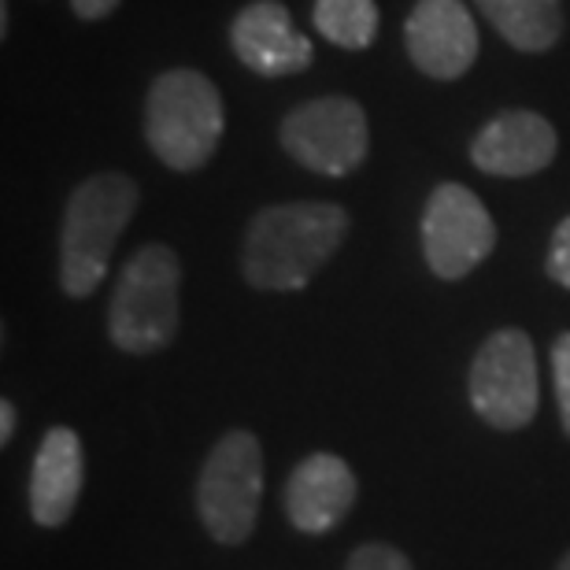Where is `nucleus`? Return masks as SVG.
<instances>
[{
  "label": "nucleus",
  "instance_id": "nucleus-6",
  "mask_svg": "<svg viewBox=\"0 0 570 570\" xmlns=\"http://www.w3.org/2000/svg\"><path fill=\"white\" fill-rule=\"evenodd\" d=\"M474 415L493 430H527L541 404L538 352L527 330L504 326L482 341L466 374Z\"/></svg>",
  "mask_w": 570,
  "mask_h": 570
},
{
  "label": "nucleus",
  "instance_id": "nucleus-17",
  "mask_svg": "<svg viewBox=\"0 0 570 570\" xmlns=\"http://www.w3.org/2000/svg\"><path fill=\"white\" fill-rule=\"evenodd\" d=\"M552 382H556V404H560V423L570 438V330H563L552 345Z\"/></svg>",
  "mask_w": 570,
  "mask_h": 570
},
{
  "label": "nucleus",
  "instance_id": "nucleus-10",
  "mask_svg": "<svg viewBox=\"0 0 570 570\" xmlns=\"http://www.w3.org/2000/svg\"><path fill=\"white\" fill-rule=\"evenodd\" d=\"M230 49L248 71L264 78H289L312 67L315 49L282 0H253L230 22Z\"/></svg>",
  "mask_w": 570,
  "mask_h": 570
},
{
  "label": "nucleus",
  "instance_id": "nucleus-12",
  "mask_svg": "<svg viewBox=\"0 0 570 570\" xmlns=\"http://www.w3.org/2000/svg\"><path fill=\"white\" fill-rule=\"evenodd\" d=\"M556 127L538 111H500L471 141V164L493 178H530L556 159Z\"/></svg>",
  "mask_w": 570,
  "mask_h": 570
},
{
  "label": "nucleus",
  "instance_id": "nucleus-7",
  "mask_svg": "<svg viewBox=\"0 0 570 570\" xmlns=\"http://www.w3.org/2000/svg\"><path fill=\"white\" fill-rule=\"evenodd\" d=\"M278 141L301 167L326 178H345L367 159V111L352 97L304 100L282 119Z\"/></svg>",
  "mask_w": 570,
  "mask_h": 570
},
{
  "label": "nucleus",
  "instance_id": "nucleus-16",
  "mask_svg": "<svg viewBox=\"0 0 570 570\" xmlns=\"http://www.w3.org/2000/svg\"><path fill=\"white\" fill-rule=\"evenodd\" d=\"M345 570H415V567L401 549H393V544H385V541H371V544H360V549L348 556Z\"/></svg>",
  "mask_w": 570,
  "mask_h": 570
},
{
  "label": "nucleus",
  "instance_id": "nucleus-15",
  "mask_svg": "<svg viewBox=\"0 0 570 570\" xmlns=\"http://www.w3.org/2000/svg\"><path fill=\"white\" fill-rule=\"evenodd\" d=\"M315 30L337 49H371L379 38V4L374 0H315Z\"/></svg>",
  "mask_w": 570,
  "mask_h": 570
},
{
  "label": "nucleus",
  "instance_id": "nucleus-11",
  "mask_svg": "<svg viewBox=\"0 0 570 570\" xmlns=\"http://www.w3.org/2000/svg\"><path fill=\"white\" fill-rule=\"evenodd\" d=\"M360 482L352 466L334 452H312L293 466L289 482H285L282 504L285 519L301 533H330L345 522V515L356 504Z\"/></svg>",
  "mask_w": 570,
  "mask_h": 570
},
{
  "label": "nucleus",
  "instance_id": "nucleus-21",
  "mask_svg": "<svg viewBox=\"0 0 570 570\" xmlns=\"http://www.w3.org/2000/svg\"><path fill=\"white\" fill-rule=\"evenodd\" d=\"M556 570H570V552L563 556V560H560V563H556Z\"/></svg>",
  "mask_w": 570,
  "mask_h": 570
},
{
  "label": "nucleus",
  "instance_id": "nucleus-8",
  "mask_svg": "<svg viewBox=\"0 0 570 570\" xmlns=\"http://www.w3.org/2000/svg\"><path fill=\"white\" fill-rule=\"evenodd\" d=\"M497 248V223L460 181H441L423 208V256L444 282H460Z\"/></svg>",
  "mask_w": 570,
  "mask_h": 570
},
{
  "label": "nucleus",
  "instance_id": "nucleus-18",
  "mask_svg": "<svg viewBox=\"0 0 570 570\" xmlns=\"http://www.w3.org/2000/svg\"><path fill=\"white\" fill-rule=\"evenodd\" d=\"M552 282H560L563 289H570V215L556 226L552 234V248H549V264H544Z\"/></svg>",
  "mask_w": 570,
  "mask_h": 570
},
{
  "label": "nucleus",
  "instance_id": "nucleus-14",
  "mask_svg": "<svg viewBox=\"0 0 570 570\" xmlns=\"http://www.w3.org/2000/svg\"><path fill=\"white\" fill-rule=\"evenodd\" d=\"M511 49L549 52L563 38L560 0H474Z\"/></svg>",
  "mask_w": 570,
  "mask_h": 570
},
{
  "label": "nucleus",
  "instance_id": "nucleus-9",
  "mask_svg": "<svg viewBox=\"0 0 570 570\" xmlns=\"http://www.w3.org/2000/svg\"><path fill=\"white\" fill-rule=\"evenodd\" d=\"M412 63L438 82H455L478 60V27L463 0H419L404 22Z\"/></svg>",
  "mask_w": 570,
  "mask_h": 570
},
{
  "label": "nucleus",
  "instance_id": "nucleus-1",
  "mask_svg": "<svg viewBox=\"0 0 570 570\" xmlns=\"http://www.w3.org/2000/svg\"><path fill=\"white\" fill-rule=\"evenodd\" d=\"M348 234V215L330 200L271 204L248 223L242 245V275L253 289H304L330 264Z\"/></svg>",
  "mask_w": 570,
  "mask_h": 570
},
{
  "label": "nucleus",
  "instance_id": "nucleus-20",
  "mask_svg": "<svg viewBox=\"0 0 570 570\" xmlns=\"http://www.w3.org/2000/svg\"><path fill=\"white\" fill-rule=\"evenodd\" d=\"M16 438V404L0 401V444H8Z\"/></svg>",
  "mask_w": 570,
  "mask_h": 570
},
{
  "label": "nucleus",
  "instance_id": "nucleus-19",
  "mask_svg": "<svg viewBox=\"0 0 570 570\" xmlns=\"http://www.w3.org/2000/svg\"><path fill=\"white\" fill-rule=\"evenodd\" d=\"M119 8V0H71V11L78 19H108Z\"/></svg>",
  "mask_w": 570,
  "mask_h": 570
},
{
  "label": "nucleus",
  "instance_id": "nucleus-3",
  "mask_svg": "<svg viewBox=\"0 0 570 570\" xmlns=\"http://www.w3.org/2000/svg\"><path fill=\"white\" fill-rule=\"evenodd\" d=\"M226 130L223 97L208 75L193 67L164 71L145 97V138L156 159L178 175H193L215 156Z\"/></svg>",
  "mask_w": 570,
  "mask_h": 570
},
{
  "label": "nucleus",
  "instance_id": "nucleus-5",
  "mask_svg": "<svg viewBox=\"0 0 570 570\" xmlns=\"http://www.w3.org/2000/svg\"><path fill=\"white\" fill-rule=\"evenodd\" d=\"M259 497H264V449L256 433H223L197 478V515L208 538L219 544H245L256 530Z\"/></svg>",
  "mask_w": 570,
  "mask_h": 570
},
{
  "label": "nucleus",
  "instance_id": "nucleus-2",
  "mask_svg": "<svg viewBox=\"0 0 570 570\" xmlns=\"http://www.w3.org/2000/svg\"><path fill=\"white\" fill-rule=\"evenodd\" d=\"M134 212H138V181L119 170L86 178L71 193L60 234V282L71 301H86L100 289Z\"/></svg>",
  "mask_w": 570,
  "mask_h": 570
},
{
  "label": "nucleus",
  "instance_id": "nucleus-4",
  "mask_svg": "<svg viewBox=\"0 0 570 570\" xmlns=\"http://www.w3.org/2000/svg\"><path fill=\"white\" fill-rule=\"evenodd\" d=\"M181 264L175 248H138L116 282L108 307V337L127 356H153L178 337Z\"/></svg>",
  "mask_w": 570,
  "mask_h": 570
},
{
  "label": "nucleus",
  "instance_id": "nucleus-13",
  "mask_svg": "<svg viewBox=\"0 0 570 570\" xmlns=\"http://www.w3.org/2000/svg\"><path fill=\"white\" fill-rule=\"evenodd\" d=\"M82 441L71 426H52L38 444L30 471V515L38 527H63L82 497Z\"/></svg>",
  "mask_w": 570,
  "mask_h": 570
}]
</instances>
